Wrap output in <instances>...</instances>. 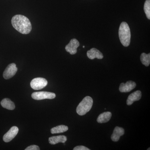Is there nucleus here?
Returning <instances> with one entry per match:
<instances>
[{
  "mask_svg": "<svg viewBox=\"0 0 150 150\" xmlns=\"http://www.w3.org/2000/svg\"><path fill=\"white\" fill-rule=\"evenodd\" d=\"M67 139V138L66 136L64 135H60L50 137L48 139V142L51 145H55L59 143L64 144Z\"/></svg>",
  "mask_w": 150,
  "mask_h": 150,
  "instance_id": "obj_13",
  "label": "nucleus"
},
{
  "mask_svg": "<svg viewBox=\"0 0 150 150\" xmlns=\"http://www.w3.org/2000/svg\"><path fill=\"white\" fill-rule=\"evenodd\" d=\"M1 104L3 108L8 110H13L15 108L14 103L9 98L3 99L1 101Z\"/></svg>",
  "mask_w": 150,
  "mask_h": 150,
  "instance_id": "obj_15",
  "label": "nucleus"
},
{
  "mask_svg": "<svg viewBox=\"0 0 150 150\" xmlns=\"http://www.w3.org/2000/svg\"><path fill=\"white\" fill-rule=\"evenodd\" d=\"M87 56L89 59H94L95 58L101 59L103 58V55L99 50L95 48H92L90 50L87 51Z\"/></svg>",
  "mask_w": 150,
  "mask_h": 150,
  "instance_id": "obj_11",
  "label": "nucleus"
},
{
  "mask_svg": "<svg viewBox=\"0 0 150 150\" xmlns=\"http://www.w3.org/2000/svg\"><path fill=\"white\" fill-rule=\"evenodd\" d=\"M30 86L33 89L38 90L44 88L48 84V81L43 78H36L30 82Z\"/></svg>",
  "mask_w": 150,
  "mask_h": 150,
  "instance_id": "obj_5",
  "label": "nucleus"
},
{
  "mask_svg": "<svg viewBox=\"0 0 150 150\" xmlns=\"http://www.w3.org/2000/svg\"><path fill=\"white\" fill-rule=\"evenodd\" d=\"M144 10L146 16L150 19V0H146L144 5Z\"/></svg>",
  "mask_w": 150,
  "mask_h": 150,
  "instance_id": "obj_18",
  "label": "nucleus"
},
{
  "mask_svg": "<svg viewBox=\"0 0 150 150\" xmlns=\"http://www.w3.org/2000/svg\"><path fill=\"white\" fill-rule=\"evenodd\" d=\"M136 87V83L133 81H128L126 82V83H121L119 86V90L121 92H129L134 89Z\"/></svg>",
  "mask_w": 150,
  "mask_h": 150,
  "instance_id": "obj_9",
  "label": "nucleus"
},
{
  "mask_svg": "<svg viewBox=\"0 0 150 150\" xmlns=\"http://www.w3.org/2000/svg\"><path fill=\"white\" fill-rule=\"evenodd\" d=\"M124 132L125 131L123 128L116 126L114 129L113 133L111 135V140L114 142H118L120 139V137L124 134Z\"/></svg>",
  "mask_w": 150,
  "mask_h": 150,
  "instance_id": "obj_12",
  "label": "nucleus"
},
{
  "mask_svg": "<svg viewBox=\"0 0 150 150\" xmlns=\"http://www.w3.org/2000/svg\"><path fill=\"white\" fill-rule=\"evenodd\" d=\"M68 129L69 128L67 126L63 125H59L51 129V133L52 134H60L66 132Z\"/></svg>",
  "mask_w": 150,
  "mask_h": 150,
  "instance_id": "obj_16",
  "label": "nucleus"
},
{
  "mask_svg": "<svg viewBox=\"0 0 150 150\" xmlns=\"http://www.w3.org/2000/svg\"><path fill=\"white\" fill-rule=\"evenodd\" d=\"M141 62L143 64L145 65L146 67H149L150 64V54H146L144 53H142L141 54Z\"/></svg>",
  "mask_w": 150,
  "mask_h": 150,
  "instance_id": "obj_17",
  "label": "nucleus"
},
{
  "mask_svg": "<svg viewBox=\"0 0 150 150\" xmlns=\"http://www.w3.org/2000/svg\"><path fill=\"white\" fill-rule=\"evenodd\" d=\"M84 47H85V46H83V48H84Z\"/></svg>",
  "mask_w": 150,
  "mask_h": 150,
  "instance_id": "obj_22",
  "label": "nucleus"
},
{
  "mask_svg": "<svg viewBox=\"0 0 150 150\" xmlns=\"http://www.w3.org/2000/svg\"><path fill=\"white\" fill-rule=\"evenodd\" d=\"M147 150H150V148H149V149H148Z\"/></svg>",
  "mask_w": 150,
  "mask_h": 150,
  "instance_id": "obj_21",
  "label": "nucleus"
},
{
  "mask_svg": "<svg viewBox=\"0 0 150 150\" xmlns=\"http://www.w3.org/2000/svg\"><path fill=\"white\" fill-rule=\"evenodd\" d=\"M17 71L18 69L15 64L12 63L10 64L3 73V77L5 79H9L16 74Z\"/></svg>",
  "mask_w": 150,
  "mask_h": 150,
  "instance_id": "obj_6",
  "label": "nucleus"
},
{
  "mask_svg": "<svg viewBox=\"0 0 150 150\" xmlns=\"http://www.w3.org/2000/svg\"><path fill=\"white\" fill-rule=\"evenodd\" d=\"M93 100L90 96H86L83 99L76 108L77 113L80 115H85L91 109Z\"/></svg>",
  "mask_w": 150,
  "mask_h": 150,
  "instance_id": "obj_3",
  "label": "nucleus"
},
{
  "mask_svg": "<svg viewBox=\"0 0 150 150\" xmlns=\"http://www.w3.org/2000/svg\"><path fill=\"white\" fill-rule=\"evenodd\" d=\"M74 150H90L88 148L86 147L83 146H77L75 147L74 149Z\"/></svg>",
  "mask_w": 150,
  "mask_h": 150,
  "instance_id": "obj_20",
  "label": "nucleus"
},
{
  "mask_svg": "<svg viewBox=\"0 0 150 150\" xmlns=\"http://www.w3.org/2000/svg\"><path fill=\"white\" fill-rule=\"evenodd\" d=\"M112 116V113L110 112H105L101 113L98 116L97 121L98 123H106L110 120Z\"/></svg>",
  "mask_w": 150,
  "mask_h": 150,
  "instance_id": "obj_14",
  "label": "nucleus"
},
{
  "mask_svg": "<svg viewBox=\"0 0 150 150\" xmlns=\"http://www.w3.org/2000/svg\"><path fill=\"white\" fill-rule=\"evenodd\" d=\"M11 23L15 29L22 34H28L32 29L29 20L21 15H16L14 16L12 18Z\"/></svg>",
  "mask_w": 150,
  "mask_h": 150,
  "instance_id": "obj_1",
  "label": "nucleus"
},
{
  "mask_svg": "<svg viewBox=\"0 0 150 150\" xmlns=\"http://www.w3.org/2000/svg\"><path fill=\"white\" fill-rule=\"evenodd\" d=\"M118 34L121 44L125 47L129 46L131 42V33L130 28L127 23H121L119 27Z\"/></svg>",
  "mask_w": 150,
  "mask_h": 150,
  "instance_id": "obj_2",
  "label": "nucleus"
},
{
  "mask_svg": "<svg viewBox=\"0 0 150 150\" xmlns=\"http://www.w3.org/2000/svg\"><path fill=\"white\" fill-rule=\"evenodd\" d=\"M40 149L39 146L35 145H31L25 149V150H39Z\"/></svg>",
  "mask_w": 150,
  "mask_h": 150,
  "instance_id": "obj_19",
  "label": "nucleus"
},
{
  "mask_svg": "<svg viewBox=\"0 0 150 150\" xmlns=\"http://www.w3.org/2000/svg\"><path fill=\"white\" fill-rule=\"evenodd\" d=\"M31 96L33 99L36 100H41L45 99H54L56 97V96L54 93L41 91L33 93L32 94Z\"/></svg>",
  "mask_w": 150,
  "mask_h": 150,
  "instance_id": "obj_4",
  "label": "nucleus"
},
{
  "mask_svg": "<svg viewBox=\"0 0 150 150\" xmlns=\"http://www.w3.org/2000/svg\"><path fill=\"white\" fill-rule=\"evenodd\" d=\"M142 92L140 91H137L131 94L128 97L126 101L128 105H130L134 103V101L139 100L142 97Z\"/></svg>",
  "mask_w": 150,
  "mask_h": 150,
  "instance_id": "obj_10",
  "label": "nucleus"
},
{
  "mask_svg": "<svg viewBox=\"0 0 150 150\" xmlns=\"http://www.w3.org/2000/svg\"><path fill=\"white\" fill-rule=\"evenodd\" d=\"M18 129L16 126H13L3 137L4 142L8 143L13 139L18 132Z\"/></svg>",
  "mask_w": 150,
  "mask_h": 150,
  "instance_id": "obj_8",
  "label": "nucleus"
},
{
  "mask_svg": "<svg viewBox=\"0 0 150 150\" xmlns=\"http://www.w3.org/2000/svg\"><path fill=\"white\" fill-rule=\"evenodd\" d=\"M80 44L77 39L74 38L70 40L69 43L66 46L65 49L67 52H69L71 55H74L77 52V48Z\"/></svg>",
  "mask_w": 150,
  "mask_h": 150,
  "instance_id": "obj_7",
  "label": "nucleus"
}]
</instances>
